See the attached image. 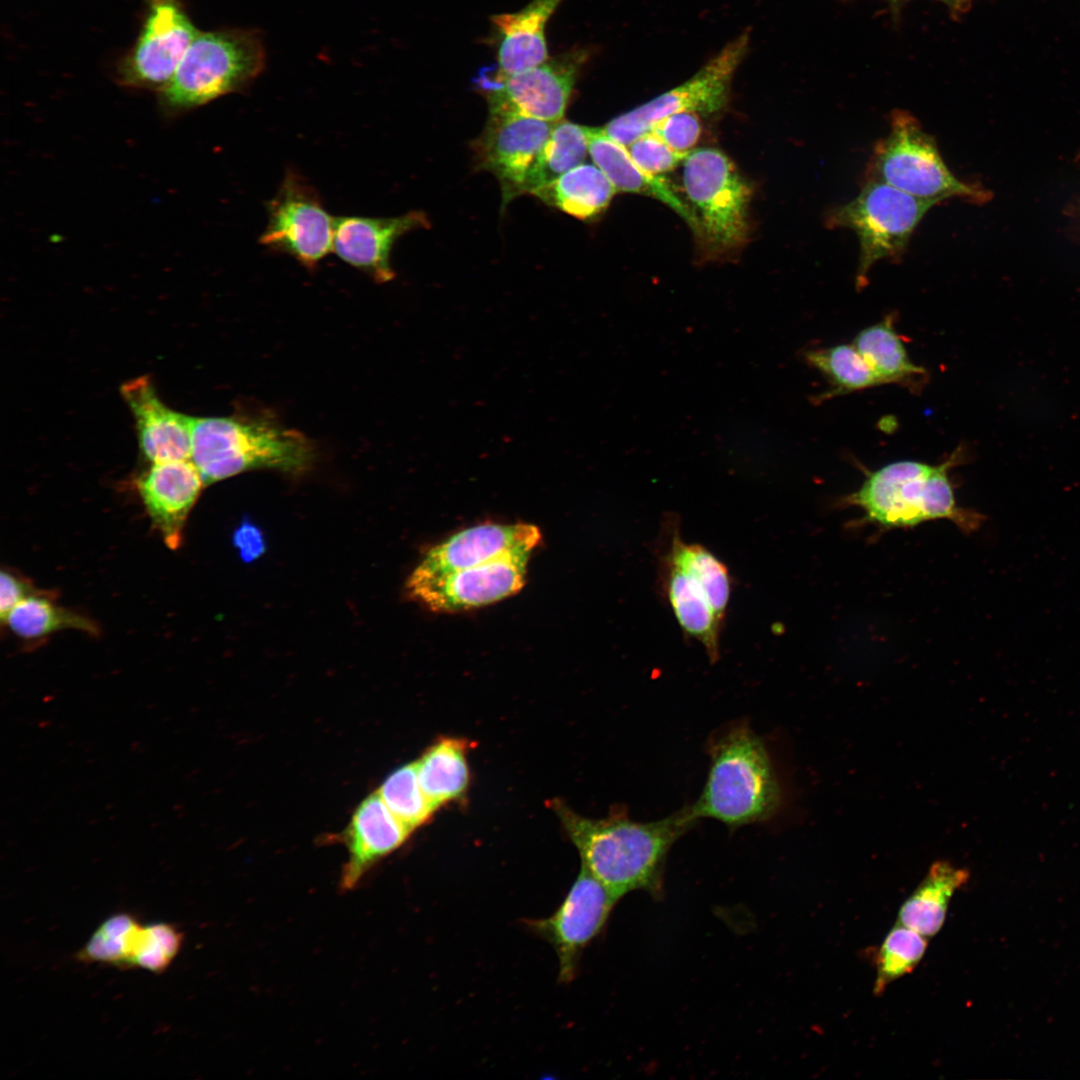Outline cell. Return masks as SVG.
Instances as JSON below:
<instances>
[{"label": "cell", "instance_id": "40", "mask_svg": "<svg viewBox=\"0 0 1080 1080\" xmlns=\"http://www.w3.org/2000/svg\"><path fill=\"white\" fill-rule=\"evenodd\" d=\"M941 1L946 3L947 5H949L954 10H961L962 8L965 7V5L968 2V0H941Z\"/></svg>", "mask_w": 1080, "mask_h": 1080}, {"label": "cell", "instance_id": "14", "mask_svg": "<svg viewBox=\"0 0 1080 1080\" xmlns=\"http://www.w3.org/2000/svg\"><path fill=\"white\" fill-rule=\"evenodd\" d=\"M199 33L179 0H149L139 36L120 62V81L163 89Z\"/></svg>", "mask_w": 1080, "mask_h": 1080}, {"label": "cell", "instance_id": "34", "mask_svg": "<svg viewBox=\"0 0 1080 1080\" xmlns=\"http://www.w3.org/2000/svg\"><path fill=\"white\" fill-rule=\"evenodd\" d=\"M377 793L389 810L411 831L425 824L436 810L421 788L415 762L391 772Z\"/></svg>", "mask_w": 1080, "mask_h": 1080}, {"label": "cell", "instance_id": "9", "mask_svg": "<svg viewBox=\"0 0 1080 1080\" xmlns=\"http://www.w3.org/2000/svg\"><path fill=\"white\" fill-rule=\"evenodd\" d=\"M748 46L749 32H744L729 42L691 78L643 105L613 118L602 127L603 131L627 147L636 138L649 132L658 120L668 115L679 112H718L728 102L732 77Z\"/></svg>", "mask_w": 1080, "mask_h": 1080}, {"label": "cell", "instance_id": "36", "mask_svg": "<svg viewBox=\"0 0 1080 1080\" xmlns=\"http://www.w3.org/2000/svg\"><path fill=\"white\" fill-rule=\"evenodd\" d=\"M627 149L636 164L652 175L672 171L688 155L670 148L653 131L636 138Z\"/></svg>", "mask_w": 1080, "mask_h": 1080}, {"label": "cell", "instance_id": "8", "mask_svg": "<svg viewBox=\"0 0 1080 1080\" xmlns=\"http://www.w3.org/2000/svg\"><path fill=\"white\" fill-rule=\"evenodd\" d=\"M682 179L705 251L719 255L741 246L749 233L751 191L731 160L715 148L693 149L684 159Z\"/></svg>", "mask_w": 1080, "mask_h": 1080}, {"label": "cell", "instance_id": "7", "mask_svg": "<svg viewBox=\"0 0 1080 1080\" xmlns=\"http://www.w3.org/2000/svg\"><path fill=\"white\" fill-rule=\"evenodd\" d=\"M935 205L883 182L865 180L854 199L827 211L826 227L853 230L859 239L858 289L866 286L876 262L903 256L915 229Z\"/></svg>", "mask_w": 1080, "mask_h": 1080}, {"label": "cell", "instance_id": "1", "mask_svg": "<svg viewBox=\"0 0 1080 1080\" xmlns=\"http://www.w3.org/2000/svg\"><path fill=\"white\" fill-rule=\"evenodd\" d=\"M584 866L618 899L641 890L660 897L666 859L675 842L698 821L690 804L650 822L631 819L624 808L593 819L553 801Z\"/></svg>", "mask_w": 1080, "mask_h": 1080}, {"label": "cell", "instance_id": "17", "mask_svg": "<svg viewBox=\"0 0 1080 1080\" xmlns=\"http://www.w3.org/2000/svg\"><path fill=\"white\" fill-rule=\"evenodd\" d=\"M428 223L424 213L397 217L344 216L336 218L334 253L345 263L385 283L394 278L391 253L396 241Z\"/></svg>", "mask_w": 1080, "mask_h": 1080}, {"label": "cell", "instance_id": "11", "mask_svg": "<svg viewBox=\"0 0 1080 1080\" xmlns=\"http://www.w3.org/2000/svg\"><path fill=\"white\" fill-rule=\"evenodd\" d=\"M588 53L573 49L533 68L503 75L486 67L474 83L489 109L515 112L535 119L562 120L579 72Z\"/></svg>", "mask_w": 1080, "mask_h": 1080}, {"label": "cell", "instance_id": "16", "mask_svg": "<svg viewBox=\"0 0 1080 1080\" xmlns=\"http://www.w3.org/2000/svg\"><path fill=\"white\" fill-rule=\"evenodd\" d=\"M540 541V530L528 523L469 527L429 549L411 575L435 576L477 566L511 552H532Z\"/></svg>", "mask_w": 1080, "mask_h": 1080}, {"label": "cell", "instance_id": "29", "mask_svg": "<svg viewBox=\"0 0 1080 1080\" xmlns=\"http://www.w3.org/2000/svg\"><path fill=\"white\" fill-rule=\"evenodd\" d=\"M53 593L32 595L19 602L8 614L4 624L21 639H43L64 629H76L91 635L99 633L98 626L89 618L58 606L51 598Z\"/></svg>", "mask_w": 1080, "mask_h": 1080}, {"label": "cell", "instance_id": "37", "mask_svg": "<svg viewBox=\"0 0 1080 1080\" xmlns=\"http://www.w3.org/2000/svg\"><path fill=\"white\" fill-rule=\"evenodd\" d=\"M670 148L688 154L699 140L701 123L694 112H679L658 120L651 128Z\"/></svg>", "mask_w": 1080, "mask_h": 1080}, {"label": "cell", "instance_id": "13", "mask_svg": "<svg viewBox=\"0 0 1080 1080\" xmlns=\"http://www.w3.org/2000/svg\"><path fill=\"white\" fill-rule=\"evenodd\" d=\"M618 900L581 866L567 895L551 916L525 921L531 931L555 949L561 983L574 979L582 951L604 928Z\"/></svg>", "mask_w": 1080, "mask_h": 1080}, {"label": "cell", "instance_id": "32", "mask_svg": "<svg viewBox=\"0 0 1080 1080\" xmlns=\"http://www.w3.org/2000/svg\"><path fill=\"white\" fill-rule=\"evenodd\" d=\"M804 359L826 376L833 387L823 398L881 385L853 344L807 350Z\"/></svg>", "mask_w": 1080, "mask_h": 1080}, {"label": "cell", "instance_id": "21", "mask_svg": "<svg viewBox=\"0 0 1080 1080\" xmlns=\"http://www.w3.org/2000/svg\"><path fill=\"white\" fill-rule=\"evenodd\" d=\"M563 0H532L522 9L493 15L499 74L521 72L546 62L545 27Z\"/></svg>", "mask_w": 1080, "mask_h": 1080}, {"label": "cell", "instance_id": "27", "mask_svg": "<svg viewBox=\"0 0 1080 1080\" xmlns=\"http://www.w3.org/2000/svg\"><path fill=\"white\" fill-rule=\"evenodd\" d=\"M893 322V318L887 316L861 330L853 345L881 384H907L923 377L926 371L911 361Z\"/></svg>", "mask_w": 1080, "mask_h": 1080}, {"label": "cell", "instance_id": "23", "mask_svg": "<svg viewBox=\"0 0 1080 1080\" xmlns=\"http://www.w3.org/2000/svg\"><path fill=\"white\" fill-rule=\"evenodd\" d=\"M588 154L616 191L643 194L662 201L696 233L697 222L689 204L666 180L640 168L627 147L609 137L602 128L589 127Z\"/></svg>", "mask_w": 1080, "mask_h": 1080}, {"label": "cell", "instance_id": "33", "mask_svg": "<svg viewBox=\"0 0 1080 1080\" xmlns=\"http://www.w3.org/2000/svg\"><path fill=\"white\" fill-rule=\"evenodd\" d=\"M928 937L897 922L877 951L873 992L880 996L893 981L910 974L921 962Z\"/></svg>", "mask_w": 1080, "mask_h": 1080}, {"label": "cell", "instance_id": "30", "mask_svg": "<svg viewBox=\"0 0 1080 1080\" xmlns=\"http://www.w3.org/2000/svg\"><path fill=\"white\" fill-rule=\"evenodd\" d=\"M588 130L570 121L555 122L525 183L524 193L543 186L584 163L588 154Z\"/></svg>", "mask_w": 1080, "mask_h": 1080}, {"label": "cell", "instance_id": "12", "mask_svg": "<svg viewBox=\"0 0 1080 1080\" xmlns=\"http://www.w3.org/2000/svg\"><path fill=\"white\" fill-rule=\"evenodd\" d=\"M531 553L511 552L477 566L435 576L410 574L407 593L411 599L438 613L486 606L523 588Z\"/></svg>", "mask_w": 1080, "mask_h": 1080}, {"label": "cell", "instance_id": "10", "mask_svg": "<svg viewBox=\"0 0 1080 1080\" xmlns=\"http://www.w3.org/2000/svg\"><path fill=\"white\" fill-rule=\"evenodd\" d=\"M267 225L259 241L288 255L308 269L333 251L336 218L326 210L317 190L295 170H287L267 203Z\"/></svg>", "mask_w": 1080, "mask_h": 1080}, {"label": "cell", "instance_id": "18", "mask_svg": "<svg viewBox=\"0 0 1080 1080\" xmlns=\"http://www.w3.org/2000/svg\"><path fill=\"white\" fill-rule=\"evenodd\" d=\"M203 479L191 459L152 463L136 481L143 505L165 544L177 549Z\"/></svg>", "mask_w": 1080, "mask_h": 1080}, {"label": "cell", "instance_id": "39", "mask_svg": "<svg viewBox=\"0 0 1080 1080\" xmlns=\"http://www.w3.org/2000/svg\"><path fill=\"white\" fill-rule=\"evenodd\" d=\"M233 544L245 562L259 558L265 552L263 532L254 523L243 521L233 534Z\"/></svg>", "mask_w": 1080, "mask_h": 1080}, {"label": "cell", "instance_id": "22", "mask_svg": "<svg viewBox=\"0 0 1080 1080\" xmlns=\"http://www.w3.org/2000/svg\"><path fill=\"white\" fill-rule=\"evenodd\" d=\"M659 580L682 632L703 645L711 663L720 656L723 624L713 612L703 586L665 552L659 556Z\"/></svg>", "mask_w": 1080, "mask_h": 1080}, {"label": "cell", "instance_id": "4", "mask_svg": "<svg viewBox=\"0 0 1080 1080\" xmlns=\"http://www.w3.org/2000/svg\"><path fill=\"white\" fill-rule=\"evenodd\" d=\"M190 459L206 486L255 469L304 472L314 448L304 434L271 417H192Z\"/></svg>", "mask_w": 1080, "mask_h": 1080}, {"label": "cell", "instance_id": "24", "mask_svg": "<svg viewBox=\"0 0 1080 1080\" xmlns=\"http://www.w3.org/2000/svg\"><path fill=\"white\" fill-rule=\"evenodd\" d=\"M970 873L948 861L934 862L901 905L897 922L932 937L942 928L953 895L969 881Z\"/></svg>", "mask_w": 1080, "mask_h": 1080}, {"label": "cell", "instance_id": "15", "mask_svg": "<svg viewBox=\"0 0 1080 1080\" xmlns=\"http://www.w3.org/2000/svg\"><path fill=\"white\" fill-rule=\"evenodd\" d=\"M554 123L489 109L486 126L473 149L480 169L492 173L499 181L503 206L524 193L528 175Z\"/></svg>", "mask_w": 1080, "mask_h": 1080}, {"label": "cell", "instance_id": "6", "mask_svg": "<svg viewBox=\"0 0 1080 1080\" xmlns=\"http://www.w3.org/2000/svg\"><path fill=\"white\" fill-rule=\"evenodd\" d=\"M865 180L883 182L936 205L953 198L983 204L992 197L982 186L958 179L943 160L934 137L902 110L892 112L889 133L875 144Z\"/></svg>", "mask_w": 1080, "mask_h": 1080}, {"label": "cell", "instance_id": "20", "mask_svg": "<svg viewBox=\"0 0 1080 1080\" xmlns=\"http://www.w3.org/2000/svg\"><path fill=\"white\" fill-rule=\"evenodd\" d=\"M412 831L386 806L376 792L355 809L343 840L348 850L339 887L353 890L383 858L401 847Z\"/></svg>", "mask_w": 1080, "mask_h": 1080}, {"label": "cell", "instance_id": "35", "mask_svg": "<svg viewBox=\"0 0 1080 1080\" xmlns=\"http://www.w3.org/2000/svg\"><path fill=\"white\" fill-rule=\"evenodd\" d=\"M183 941L184 933L175 924L161 921L142 925L129 969L162 974L177 957Z\"/></svg>", "mask_w": 1080, "mask_h": 1080}, {"label": "cell", "instance_id": "31", "mask_svg": "<svg viewBox=\"0 0 1080 1080\" xmlns=\"http://www.w3.org/2000/svg\"><path fill=\"white\" fill-rule=\"evenodd\" d=\"M141 927L135 915L114 913L97 926L75 958L80 963L129 969Z\"/></svg>", "mask_w": 1080, "mask_h": 1080}, {"label": "cell", "instance_id": "38", "mask_svg": "<svg viewBox=\"0 0 1080 1080\" xmlns=\"http://www.w3.org/2000/svg\"><path fill=\"white\" fill-rule=\"evenodd\" d=\"M36 589L24 576L9 569H2L0 574V618L5 622L10 611L22 600L37 594L46 593Z\"/></svg>", "mask_w": 1080, "mask_h": 1080}, {"label": "cell", "instance_id": "28", "mask_svg": "<svg viewBox=\"0 0 1080 1080\" xmlns=\"http://www.w3.org/2000/svg\"><path fill=\"white\" fill-rule=\"evenodd\" d=\"M673 520V519H672ZM670 521L668 539L663 551L689 571L703 586L709 604L720 621H724L732 591V579L727 566L708 548L698 543H686L677 522Z\"/></svg>", "mask_w": 1080, "mask_h": 1080}, {"label": "cell", "instance_id": "5", "mask_svg": "<svg viewBox=\"0 0 1080 1080\" xmlns=\"http://www.w3.org/2000/svg\"><path fill=\"white\" fill-rule=\"evenodd\" d=\"M266 53L255 29L199 33L169 83L160 90L169 112L186 111L247 88L263 71Z\"/></svg>", "mask_w": 1080, "mask_h": 1080}, {"label": "cell", "instance_id": "25", "mask_svg": "<svg viewBox=\"0 0 1080 1080\" xmlns=\"http://www.w3.org/2000/svg\"><path fill=\"white\" fill-rule=\"evenodd\" d=\"M470 747L466 739L441 737L415 762L421 788L436 810L467 791Z\"/></svg>", "mask_w": 1080, "mask_h": 1080}, {"label": "cell", "instance_id": "3", "mask_svg": "<svg viewBox=\"0 0 1080 1080\" xmlns=\"http://www.w3.org/2000/svg\"><path fill=\"white\" fill-rule=\"evenodd\" d=\"M961 457V449H957L938 465L902 460L866 471L862 485L836 504L858 508L863 513L859 524L883 530L948 520L970 533L980 526L984 517L956 501L949 471Z\"/></svg>", "mask_w": 1080, "mask_h": 1080}, {"label": "cell", "instance_id": "26", "mask_svg": "<svg viewBox=\"0 0 1080 1080\" xmlns=\"http://www.w3.org/2000/svg\"><path fill=\"white\" fill-rule=\"evenodd\" d=\"M615 192L595 164L582 163L530 194L573 217L589 220L606 209Z\"/></svg>", "mask_w": 1080, "mask_h": 1080}, {"label": "cell", "instance_id": "19", "mask_svg": "<svg viewBox=\"0 0 1080 1080\" xmlns=\"http://www.w3.org/2000/svg\"><path fill=\"white\" fill-rule=\"evenodd\" d=\"M120 391L135 419L139 447L148 461L190 459L191 416L166 406L148 376L129 380Z\"/></svg>", "mask_w": 1080, "mask_h": 1080}, {"label": "cell", "instance_id": "2", "mask_svg": "<svg viewBox=\"0 0 1080 1080\" xmlns=\"http://www.w3.org/2000/svg\"><path fill=\"white\" fill-rule=\"evenodd\" d=\"M709 770L693 815L717 820L731 830L776 816L784 794L763 739L744 720L730 723L709 738Z\"/></svg>", "mask_w": 1080, "mask_h": 1080}]
</instances>
